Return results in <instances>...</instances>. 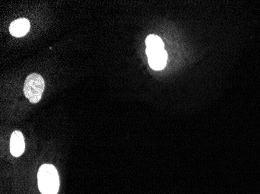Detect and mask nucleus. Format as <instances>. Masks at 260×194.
Instances as JSON below:
<instances>
[{
    "label": "nucleus",
    "instance_id": "39448f33",
    "mask_svg": "<svg viewBox=\"0 0 260 194\" xmlns=\"http://www.w3.org/2000/svg\"><path fill=\"white\" fill-rule=\"evenodd\" d=\"M30 28H31V24L28 20L21 18L11 23L10 32L16 38H21L28 34V31H30Z\"/></svg>",
    "mask_w": 260,
    "mask_h": 194
},
{
    "label": "nucleus",
    "instance_id": "7ed1b4c3",
    "mask_svg": "<svg viewBox=\"0 0 260 194\" xmlns=\"http://www.w3.org/2000/svg\"><path fill=\"white\" fill-rule=\"evenodd\" d=\"M150 66L154 70H161L166 66L168 53L165 50L147 52Z\"/></svg>",
    "mask_w": 260,
    "mask_h": 194
},
{
    "label": "nucleus",
    "instance_id": "423d86ee",
    "mask_svg": "<svg viewBox=\"0 0 260 194\" xmlns=\"http://www.w3.org/2000/svg\"><path fill=\"white\" fill-rule=\"evenodd\" d=\"M146 45H147L146 52L164 49V43H163L162 40L161 39L160 37L154 35V34H151V35L147 37V40H146Z\"/></svg>",
    "mask_w": 260,
    "mask_h": 194
},
{
    "label": "nucleus",
    "instance_id": "f03ea898",
    "mask_svg": "<svg viewBox=\"0 0 260 194\" xmlns=\"http://www.w3.org/2000/svg\"><path fill=\"white\" fill-rule=\"evenodd\" d=\"M44 78L37 73L28 75L24 86L25 96L32 104H37L41 99L43 92L45 90Z\"/></svg>",
    "mask_w": 260,
    "mask_h": 194
},
{
    "label": "nucleus",
    "instance_id": "f257e3e1",
    "mask_svg": "<svg viewBox=\"0 0 260 194\" xmlns=\"http://www.w3.org/2000/svg\"><path fill=\"white\" fill-rule=\"evenodd\" d=\"M38 183L42 194H57L59 189V176L55 167L44 164L38 172Z\"/></svg>",
    "mask_w": 260,
    "mask_h": 194
},
{
    "label": "nucleus",
    "instance_id": "20e7f679",
    "mask_svg": "<svg viewBox=\"0 0 260 194\" xmlns=\"http://www.w3.org/2000/svg\"><path fill=\"white\" fill-rule=\"evenodd\" d=\"M25 142L21 131H15L11 135V152L14 157H19L24 153Z\"/></svg>",
    "mask_w": 260,
    "mask_h": 194
}]
</instances>
